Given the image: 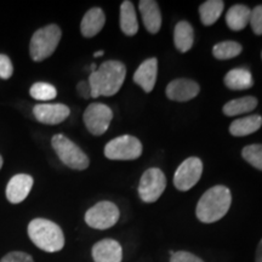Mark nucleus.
<instances>
[{"mask_svg":"<svg viewBox=\"0 0 262 262\" xmlns=\"http://www.w3.org/2000/svg\"><path fill=\"white\" fill-rule=\"evenodd\" d=\"M126 77V67L119 61H106L95 72H91L88 83L91 97L113 96L123 86Z\"/></svg>","mask_w":262,"mask_h":262,"instance_id":"f257e3e1","label":"nucleus"},{"mask_svg":"<svg viewBox=\"0 0 262 262\" xmlns=\"http://www.w3.org/2000/svg\"><path fill=\"white\" fill-rule=\"evenodd\" d=\"M232 204L231 191L225 186L208 189L199 199L195 208L196 219L203 224H212L227 214Z\"/></svg>","mask_w":262,"mask_h":262,"instance_id":"f03ea898","label":"nucleus"},{"mask_svg":"<svg viewBox=\"0 0 262 262\" xmlns=\"http://www.w3.org/2000/svg\"><path fill=\"white\" fill-rule=\"evenodd\" d=\"M28 235L35 247L48 253H56L64 247L61 227L47 219H34L29 222Z\"/></svg>","mask_w":262,"mask_h":262,"instance_id":"7ed1b4c3","label":"nucleus"},{"mask_svg":"<svg viewBox=\"0 0 262 262\" xmlns=\"http://www.w3.org/2000/svg\"><path fill=\"white\" fill-rule=\"evenodd\" d=\"M62 32L58 26L49 25L38 29L33 34L29 44V54L33 61L40 62L47 60L54 54L61 40Z\"/></svg>","mask_w":262,"mask_h":262,"instance_id":"20e7f679","label":"nucleus"},{"mask_svg":"<svg viewBox=\"0 0 262 262\" xmlns=\"http://www.w3.org/2000/svg\"><path fill=\"white\" fill-rule=\"evenodd\" d=\"M51 145L61 162L68 168L85 170L89 166L90 160L88 156L80 149V147H78L73 141L64 135H61V134L55 135L51 140Z\"/></svg>","mask_w":262,"mask_h":262,"instance_id":"39448f33","label":"nucleus"},{"mask_svg":"<svg viewBox=\"0 0 262 262\" xmlns=\"http://www.w3.org/2000/svg\"><path fill=\"white\" fill-rule=\"evenodd\" d=\"M142 155L140 140L131 135L116 137L104 147V156L111 160H134Z\"/></svg>","mask_w":262,"mask_h":262,"instance_id":"423d86ee","label":"nucleus"},{"mask_svg":"<svg viewBox=\"0 0 262 262\" xmlns=\"http://www.w3.org/2000/svg\"><path fill=\"white\" fill-rule=\"evenodd\" d=\"M120 211L112 202H100L85 214V222L95 229H107L113 227L119 220Z\"/></svg>","mask_w":262,"mask_h":262,"instance_id":"0eeeda50","label":"nucleus"},{"mask_svg":"<svg viewBox=\"0 0 262 262\" xmlns=\"http://www.w3.org/2000/svg\"><path fill=\"white\" fill-rule=\"evenodd\" d=\"M166 187V178L158 168H150L143 172L139 185L140 198L145 203H155Z\"/></svg>","mask_w":262,"mask_h":262,"instance_id":"6e6552de","label":"nucleus"},{"mask_svg":"<svg viewBox=\"0 0 262 262\" xmlns=\"http://www.w3.org/2000/svg\"><path fill=\"white\" fill-rule=\"evenodd\" d=\"M112 110L103 103L89 104L83 116L88 131L95 136H101L106 133L112 122Z\"/></svg>","mask_w":262,"mask_h":262,"instance_id":"1a4fd4ad","label":"nucleus"},{"mask_svg":"<svg viewBox=\"0 0 262 262\" xmlns=\"http://www.w3.org/2000/svg\"><path fill=\"white\" fill-rule=\"evenodd\" d=\"M203 173V163L199 158L191 157L183 160L173 175V185L179 191L186 192L198 183Z\"/></svg>","mask_w":262,"mask_h":262,"instance_id":"9d476101","label":"nucleus"},{"mask_svg":"<svg viewBox=\"0 0 262 262\" xmlns=\"http://www.w3.org/2000/svg\"><path fill=\"white\" fill-rule=\"evenodd\" d=\"M35 119L48 125H57L71 114L70 107L62 103H39L33 108Z\"/></svg>","mask_w":262,"mask_h":262,"instance_id":"9b49d317","label":"nucleus"},{"mask_svg":"<svg viewBox=\"0 0 262 262\" xmlns=\"http://www.w3.org/2000/svg\"><path fill=\"white\" fill-rule=\"evenodd\" d=\"M199 94V85L191 79H175L166 86V96L176 102H186Z\"/></svg>","mask_w":262,"mask_h":262,"instance_id":"f8f14e48","label":"nucleus"},{"mask_svg":"<svg viewBox=\"0 0 262 262\" xmlns=\"http://www.w3.org/2000/svg\"><path fill=\"white\" fill-rule=\"evenodd\" d=\"M157 74H158V60L156 57L143 61L134 73V81L142 88L145 93L149 94L155 89Z\"/></svg>","mask_w":262,"mask_h":262,"instance_id":"ddd939ff","label":"nucleus"},{"mask_svg":"<svg viewBox=\"0 0 262 262\" xmlns=\"http://www.w3.org/2000/svg\"><path fill=\"white\" fill-rule=\"evenodd\" d=\"M33 187V178L26 173H18L10 180L6 186V198L12 204L24 202Z\"/></svg>","mask_w":262,"mask_h":262,"instance_id":"4468645a","label":"nucleus"},{"mask_svg":"<svg viewBox=\"0 0 262 262\" xmlns=\"http://www.w3.org/2000/svg\"><path fill=\"white\" fill-rule=\"evenodd\" d=\"M95 262H122V245L114 239H102L93 247Z\"/></svg>","mask_w":262,"mask_h":262,"instance_id":"2eb2a0df","label":"nucleus"},{"mask_svg":"<svg viewBox=\"0 0 262 262\" xmlns=\"http://www.w3.org/2000/svg\"><path fill=\"white\" fill-rule=\"evenodd\" d=\"M140 12L143 25L150 34H156L162 27V15L158 3L155 0H141Z\"/></svg>","mask_w":262,"mask_h":262,"instance_id":"dca6fc26","label":"nucleus"},{"mask_svg":"<svg viewBox=\"0 0 262 262\" xmlns=\"http://www.w3.org/2000/svg\"><path fill=\"white\" fill-rule=\"evenodd\" d=\"M106 24V16L102 9L93 8L84 15L80 24V32L85 38H93L102 31Z\"/></svg>","mask_w":262,"mask_h":262,"instance_id":"f3484780","label":"nucleus"},{"mask_svg":"<svg viewBox=\"0 0 262 262\" xmlns=\"http://www.w3.org/2000/svg\"><path fill=\"white\" fill-rule=\"evenodd\" d=\"M225 85L231 90H248L254 85L253 75L247 68H234L226 74Z\"/></svg>","mask_w":262,"mask_h":262,"instance_id":"a211bd4d","label":"nucleus"},{"mask_svg":"<svg viewBox=\"0 0 262 262\" xmlns=\"http://www.w3.org/2000/svg\"><path fill=\"white\" fill-rule=\"evenodd\" d=\"M173 42H175V48L182 54L191 50L194 42V31L191 24H188L187 21H181L175 26Z\"/></svg>","mask_w":262,"mask_h":262,"instance_id":"6ab92c4d","label":"nucleus"},{"mask_svg":"<svg viewBox=\"0 0 262 262\" xmlns=\"http://www.w3.org/2000/svg\"><path fill=\"white\" fill-rule=\"evenodd\" d=\"M262 126V117L260 116H248L241 119L234 120L229 125V133L233 136L242 137L254 134Z\"/></svg>","mask_w":262,"mask_h":262,"instance_id":"aec40b11","label":"nucleus"},{"mask_svg":"<svg viewBox=\"0 0 262 262\" xmlns=\"http://www.w3.org/2000/svg\"><path fill=\"white\" fill-rule=\"evenodd\" d=\"M120 28L127 37H133L139 31L135 8L129 0L123 2V4L120 5Z\"/></svg>","mask_w":262,"mask_h":262,"instance_id":"412c9836","label":"nucleus"},{"mask_svg":"<svg viewBox=\"0 0 262 262\" xmlns=\"http://www.w3.org/2000/svg\"><path fill=\"white\" fill-rule=\"evenodd\" d=\"M251 10L245 5H234L227 11L226 24L232 31H242L249 25Z\"/></svg>","mask_w":262,"mask_h":262,"instance_id":"4be33fe9","label":"nucleus"},{"mask_svg":"<svg viewBox=\"0 0 262 262\" xmlns=\"http://www.w3.org/2000/svg\"><path fill=\"white\" fill-rule=\"evenodd\" d=\"M257 106V100L253 96L235 98L224 106V114L227 117H235L254 111Z\"/></svg>","mask_w":262,"mask_h":262,"instance_id":"5701e85b","label":"nucleus"},{"mask_svg":"<svg viewBox=\"0 0 262 262\" xmlns=\"http://www.w3.org/2000/svg\"><path fill=\"white\" fill-rule=\"evenodd\" d=\"M225 9V3L222 0H208L203 3L199 8V15H201V21L204 26L214 25Z\"/></svg>","mask_w":262,"mask_h":262,"instance_id":"b1692460","label":"nucleus"},{"mask_svg":"<svg viewBox=\"0 0 262 262\" xmlns=\"http://www.w3.org/2000/svg\"><path fill=\"white\" fill-rule=\"evenodd\" d=\"M243 48L237 41H221L212 48V55L217 60H231L241 54Z\"/></svg>","mask_w":262,"mask_h":262,"instance_id":"393cba45","label":"nucleus"},{"mask_svg":"<svg viewBox=\"0 0 262 262\" xmlns=\"http://www.w3.org/2000/svg\"><path fill=\"white\" fill-rule=\"evenodd\" d=\"M29 94H31V96L34 98V100L50 101L54 100V98L57 96V90L54 85L39 81V83L32 85Z\"/></svg>","mask_w":262,"mask_h":262,"instance_id":"a878e982","label":"nucleus"},{"mask_svg":"<svg viewBox=\"0 0 262 262\" xmlns=\"http://www.w3.org/2000/svg\"><path fill=\"white\" fill-rule=\"evenodd\" d=\"M242 156L251 166L262 171V145H249L244 147Z\"/></svg>","mask_w":262,"mask_h":262,"instance_id":"bb28decb","label":"nucleus"},{"mask_svg":"<svg viewBox=\"0 0 262 262\" xmlns=\"http://www.w3.org/2000/svg\"><path fill=\"white\" fill-rule=\"evenodd\" d=\"M249 25L251 26V29L255 34H262V5H258L254 10H251Z\"/></svg>","mask_w":262,"mask_h":262,"instance_id":"cd10ccee","label":"nucleus"},{"mask_svg":"<svg viewBox=\"0 0 262 262\" xmlns=\"http://www.w3.org/2000/svg\"><path fill=\"white\" fill-rule=\"evenodd\" d=\"M14 73L12 62L6 55L0 54V78L2 79H9Z\"/></svg>","mask_w":262,"mask_h":262,"instance_id":"c85d7f7f","label":"nucleus"},{"mask_svg":"<svg viewBox=\"0 0 262 262\" xmlns=\"http://www.w3.org/2000/svg\"><path fill=\"white\" fill-rule=\"evenodd\" d=\"M170 262H204L201 257L195 256L188 251H176L170 257Z\"/></svg>","mask_w":262,"mask_h":262,"instance_id":"c756f323","label":"nucleus"},{"mask_svg":"<svg viewBox=\"0 0 262 262\" xmlns=\"http://www.w3.org/2000/svg\"><path fill=\"white\" fill-rule=\"evenodd\" d=\"M0 262H33L31 255L22 253V251H12L5 255Z\"/></svg>","mask_w":262,"mask_h":262,"instance_id":"7c9ffc66","label":"nucleus"},{"mask_svg":"<svg viewBox=\"0 0 262 262\" xmlns=\"http://www.w3.org/2000/svg\"><path fill=\"white\" fill-rule=\"evenodd\" d=\"M77 91L78 94L80 95L83 98H90L91 97V90H90V85L88 81H80L77 85Z\"/></svg>","mask_w":262,"mask_h":262,"instance_id":"2f4dec72","label":"nucleus"},{"mask_svg":"<svg viewBox=\"0 0 262 262\" xmlns=\"http://www.w3.org/2000/svg\"><path fill=\"white\" fill-rule=\"evenodd\" d=\"M255 262H262V239L257 245L256 249V256H255Z\"/></svg>","mask_w":262,"mask_h":262,"instance_id":"473e14b6","label":"nucleus"},{"mask_svg":"<svg viewBox=\"0 0 262 262\" xmlns=\"http://www.w3.org/2000/svg\"><path fill=\"white\" fill-rule=\"evenodd\" d=\"M102 55H103V51H96V52H95L94 56L95 57H101V56H102Z\"/></svg>","mask_w":262,"mask_h":262,"instance_id":"72a5a7b5","label":"nucleus"},{"mask_svg":"<svg viewBox=\"0 0 262 262\" xmlns=\"http://www.w3.org/2000/svg\"><path fill=\"white\" fill-rule=\"evenodd\" d=\"M2 166H3V158L2 156H0V169H2Z\"/></svg>","mask_w":262,"mask_h":262,"instance_id":"f704fd0d","label":"nucleus"}]
</instances>
